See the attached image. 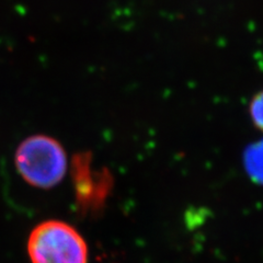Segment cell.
<instances>
[{"label":"cell","instance_id":"1","mask_svg":"<svg viewBox=\"0 0 263 263\" xmlns=\"http://www.w3.org/2000/svg\"><path fill=\"white\" fill-rule=\"evenodd\" d=\"M14 163L26 182L40 189H51L66 175L67 155L57 139L37 134L20 143L14 154Z\"/></svg>","mask_w":263,"mask_h":263},{"label":"cell","instance_id":"2","mask_svg":"<svg viewBox=\"0 0 263 263\" xmlns=\"http://www.w3.org/2000/svg\"><path fill=\"white\" fill-rule=\"evenodd\" d=\"M32 263H88V247L67 223L46 220L32 230L28 240Z\"/></svg>","mask_w":263,"mask_h":263},{"label":"cell","instance_id":"3","mask_svg":"<svg viewBox=\"0 0 263 263\" xmlns=\"http://www.w3.org/2000/svg\"><path fill=\"white\" fill-rule=\"evenodd\" d=\"M245 164L249 176L256 182L263 184V141L247 148Z\"/></svg>","mask_w":263,"mask_h":263},{"label":"cell","instance_id":"4","mask_svg":"<svg viewBox=\"0 0 263 263\" xmlns=\"http://www.w3.org/2000/svg\"><path fill=\"white\" fill-rule=\"evenodd\" d=\"M251 119L258 128L263 130V91L254 96L250 103Z\"/></svg>","mask_w":263,"mask_h":263}]
</instances>
